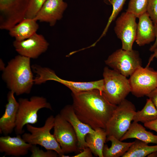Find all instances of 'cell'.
<instances>
[{
	"label": "cell",
	"mask_w": 157,
	"mask_h": 157,
	"mask_svg": "<svg viewBox=\"0 0 157 157\" xmlns=\"http://www.w3.org/2000/svg\"><path fill=\"white\" fill-rule=\"evenodd\" d=\"M32 68L37 74L34 79V84L40 85L47 81L53 80L58 82L68 88L73 93L90 90L94 89L99 90L102 92L104 86L103 79L90 82H76L62 79L58 76L55 72L47 67H42L34 65Z\"/></svg>",
	"instance_id": "cell-7"
},
{
	"label": "cell",
	"mask_w": 157,
	"mask_h": 157,
	"mask_svg": "<svg viewBox=\"0 0 157 157\" xmlns=\"http://www.w3.org/2000/svg\"><path fill=\"white\" fill-rule=\"evenodd\" d=\"M13 46L19 55L36 59L47 50L49 44L42 35L37 33L21 41L15 40Z\"/></svg>",
	"instance_id": "cell-13"
},
{
	"label": "cell",
	"mask_w": 157,
	"mask_h": 157,
	"mask_svg": "<svg viewBox=\"0 0 157 157\" xmlns=\"http://www.w3.org/2000/svg\"><path fill=\"white\" fill-rule=\"evenodd\" d=\"M72 106L78 118L95 130L105 129L117 105L110 103L102 92L94 89L72 93Z\"/></svg>",
	"instance_id": "cell-1"
},
{
	"label": "cell",
	"mask_w": 157,
	"mask_h": 157,
	"mask_svg": "<svg viewBox=\"0 0 157 157\" xmlns=\"http://www.w3.org/2000/svg\"><path fill=\"white\" fill-rule=\"evenodd\" d=\"M146 128L153 130L157 133V119L154 121L144 124Z\"/></svg>",
	"instance_id": "cell-32"
},
{
	"label": "cell",
	"mask_w": 157,
	"mask_h": 157,
	"mask_svg": "<svg viewBox=\"0 0 157 157\" xmlns=\"http://www.w3.org/2000/svg\"><path fill=\"white\" fill-rule=\"evenodd\" d=\"M0 70L3 71L5 69L6 67H5V65L3 62L2 59H0Z\"/></svg>",
	"instance_id": "cell-35"
},
{
	"label": "cell",
	"mask_w": 157,
	"mask_h": 157,
	"mask_svg": "<svg viewBox=\"0 0 157 157\" xmlns=\"http://www.w3.org/2000/svg\"><path fill=\"white\" fill-rule=\"evenodd\" d=\"M53 135L65 154L81 151L76 133L71 124L60 114L55 117Z\"/></svg>",
	"instance_id": "cell-10"
},
{
	"label": "cell",
	"mask_w": 157,
	"mask_h": 157,
	"mask_svg": "<svg viewBox=\"0 0 157 157\" xmlns=\"http://www.w3.org/2000/svg\"><path fill=\"white\" fill-rule=\"evenodd\" d=\"M129 138H136L146 143L157 144V135L148 131L142 125L133 122L125 133L120 139L123 141Z\"/></svg>",
	"instance_id": "cell-21"
},
{
	"label": "cell",
	"mask_w": 157,
	"mask_h": 157,
	"mask_svg": "<svg viewBox=\"0 0 157 157\" xmlns=\"http://www.w3.org/2000/svg\"><path fill=\"white\" fill-rule=\"evenodd\" d=\"M147 157H157V151L154 152L149 155Z\"/></svg>",
	"instance_id": "cell-36"
},
{
	"label": "cell",
	"mask_w": 157,
	"mask_h": 157,
	"mask_svg": "<svg viewBox=\"0 0 157 157\" xmlns=\"http://www.w3.org/2000/svg\"><path fill=\"white\" fill-rule=\"evenodd\" d=\"M147 96L149 97L157 109V88Z\"/></svg>",
	"instance_id": "cell-31"
},
{
	"label": "cell",
	"mask_w": 157,
	"mask_h": 157,
	"mask_svg": "<svg viewBox=\"0 0 157 157\" xmlns=\"http://www.w3.org/2000/svg\"><path fill=\"white\" fill-rule=\"evenodd\" d=\"M32 145L26 142L20 135L0 137V152L6 155L19 157L27 154Z\"/></svg>",
	"instance_id": "cell-17"
},
{
	"label": "cell",
	"mask_w": 157,
	"mask_h": 157,
	"mask_svg": "<svg viewBox=\"0 0 157 157\" xmlns=\"http://www.w3.org/2000/svg\"><path fill=\"white\" fill-rule=\"evenodd\" d=\"M18 102L19 106L15 129L17 135H21L24 132L23 128L25 125L38 122V113L39 110L46 108L52 110L50 103L43 97L33 96L29 99L20 98Z\"/></svg>",
	"instance_id": "cell-3"
},
{
	"label": "cell",
	"mask_w": 157,
	"mask_h": 157,
	"mask_svg": "<svg viewBox=\"0 0 157 157\" xmlns=\"http://www.w3.org/2000/svg\"><path fill=\"white\" fill-rule=\"evenodd\" d=\"M157 119V109L151 100L147 99L146 104L140 110L136 112L133 121L144 124Z\"/></svg>",
	"instance_id": "cell-24"
},
{
	"label": "cell",
	"mask_w": 157,
	"mask_h": 157,
	"mask_svg": "<svg viewBox=\"0 0 157 157\" xmlns=\"http://www.w3.org/2000/svg\"><path fill=\"white\" fill-rule=\"evenodd\" d=\"M82 151L72 157H92V153L88 147H86L83 149Z\"/></svg>",
	"instance_id": "cell-30"
},
{
	"label": "cell",
	"mask_w": 157,
	"mask_h": 157,
	"mask_svg": "<svg viewBox=\"0 0 157 157\" xmlns=\"http://www.w3.org/2000/svg\"><path fill=\"white\" fill-rule=\"evenodd\" d=\"M108 1H109V0H108Z\"/></svg>",
	"instance_id": "cell-37"
},
{
	"label": "cell",
	"mask_w": 157,
	"mask_h": 157,
	"mask_svg": "<svg viewBox=\"0 0 157 157\" xmlns=\"http://www.w3.org/2000/svg\"><path fill=\"white\" fill-rule=\"evenodd\" d=\"M31 0H0V20L11 25L16 24L25 18Z\"/></svg>",
	"instance_id": "cell-12"
},
{
	"label": "cell",
	"mask_w": 157,
	"mask_h": 157,
	"mask_svg": "<svg viewBox=\"0 0 157 157\" xmlns=\"http://www.w3.org/2000/svg\"><path fill=\"white\" fill-rule=\"evenodd\" d=\"M147 12L154 24L157 22V0H149Z\"/></svg>",
	"instance_id": "cell-29"
},
{
	"label": "cell",
	"mask_w": 157,
	"mask_h": 157,
	"mask_svg": "<svg viewBox=\"0 0 157 157\" xmlns=\"http://www.w3.org/2000/svg\"><path fill=\"white\" fill-rule=\"evenodd\" d=\"M126 0H110V3L113 6V10L111 14L109 17L106 26L102 34L99 39L94 43H96L107 33L108 28L112 22L115 20L118 14L122 10L123 7Z\"/></svg>",
	"instance_id": "cell-25"
},
{
	"label": "cell",
	"mask_w": 157,
	"mask_h": 157,
	"mask_svg": "<svg viewBox=\"0 0 157 157\" xmlns=\"http://www.w3.org/2000/svg\"><path fill=\"white\" fill-rule=\"evenodd\" d=\"M30 59L17 56L8 62L3 71L2 79L8 88L17 96L30 93L34 84Z\"/></svg>",
	"instance_id": "cell-2"
},
{
	"label": "cell",
	"mask_w": 157,
	"mask_h": 157,
	"mask_svg": "<svg viewBox=\"0 0 157 157\" xmlns=\"http://www.w3.org/2000/svg\"><path fill=\"white\" fill-rule=\"evenodd\" d=\"M106 141L111 142V145L109 147L104 144L103 151L104 157H122L134 142H123L113 136H107Z\"/></svg>",
	"instance_id": "cell-22"
},
{
	"label": "cell",
	"mask_w": 157,
	"mask_h": 157,
	"mask_svg": "<svg viewBox=\"0 0 157 157\" xmlns=\"http://www.w3.org/2000/svg\"><path fill=\"white\" fill-rule=\"evenodd\" d=\"M60 114L73 127L77 136L78 148L81 151V150L87 147L85 140L86 135L93 133L95 130L78 118L74 112L72 105L65 106L61 110Z\"/></svg>",
	"instance_id": "cell-14"
},
{
	"label": "cell",
	"mask_w": 157,
	"mask_h": 157,
	"mask_svg": "<svg viewBox=\"0 0 157 157\" xmlns=\"http://www.w3.org/2000/svg\"><path fill=\"white\" fill-rule=\"evenodd\" d=\"M136 112L135 105L126 99L117 105L106 125L107 136L120 140L129 129Z\"/></svg>",
	"instance_id": "cell-6"
},
{
	"label": "cell",
	"mask_w": 157,
	"mask_h": 157,
	"mask_svg": "<svg viewBox=\"0 0 157 157\" xmlns=\"http://www.w3.org/2000/svg\"><path fill=\"white\" fill-rule=\"evenodd\" d=\"M135 42L140 46L148 44L154 40V24L147 13L138 17Z\"/></svg>",
	"instance_id": "cell-18"
},
{
	"label": "cell",
	"mask_w": 157,
	"mask_h": 157,
	"mask_svg": "<svg viewBox=\"0 0 157 157\" xmlns=\"http://www.w3.org/2000/svg\"><path fill=\"white\" fill-rule=\"evenodd\" d=\"M14 94L11 91L8 92L5 112L0 118V133L5 135L11 133L16 126L19 104Z\"/></svg>",
	"instance_id": "cell-16"
},
{
	"label": "cell",
	"mask_w": 157,
	"mask_h": 157,
	"mask_svg": "<svg viewBox=\"0 0 157 157\" xmlns=\"http://www.w3.org/2000/svg\"><path fill=\"white\" fill-rule=\"evenodd\" d=\"M93 133L87 134L85 140L87 147L89 148L95 156L104 157L103 153L107 135L105 129L98 128Z\"/></svg>",
	"instance_id": "cell-20"
},
{
	"label": "cell",
	"mask_w": 157,
	"mask_h": 157,
	"mask_svg": "<svg viewBox=\"0 0 157 157\" xmlns=\"http://www.w3.org/2000/svg\"><path fill=\"white\" fill-rule=\"evenodd\" d=\"M149 0H130L126 11L135 15L137 18L147 12Z\"/></svg>",
	"instance_id": "cell-26"
},
{
	"label": "cell",
	"mask_w": 157,
	"mask_h": 157,
	"mask_svg": "<svg viewBox=\"0 0 157 157\" xmlns=\"http://www.w3.org/2000/svg\"><path fill=\"white\" fill-rule=\"evenodd\" d=\"M154 27L156 40L154 43L149 48V50L151 52H153L157 47V22L154 24Z\"/></svg>",
	"instance_id": "cell-33"
},
{
	"label": "cell",
	"mask_w": 157,
	"mask_h": 157,
	"mask_svg": "<svg viewBox=\"0 0 157 157\" xmlns=\"http://www.w3.org/2000/svg\"><path fill=\"white\" fill-rule=\"evenodd\" d=\"M136 16L133 14L123 12L117 19L114 27L115 33L122 43V49L131 51L135 40L137 24Z\"/></svg>",
	"instance_id": "cell-11"
},
{
	"label": "cell",
	"mask_w": 157,
	"mask_h": 157,
	"mask_svg": "<svg viewBox=\"0 0 157 157\" xmlns=\"http://www.w3.org/2000/svg\"><path fill=\"white\" fill-rule=\"evenodd\" d=\"M103 75L104 86L102 92L110 103L117 105L131 92L129 80L108 67L104 68Z\"/></svg>",
	"instance_id": "cell-4"
},
{
	"label": "cell",
	"mask_w": 157,
	"mask_h": 157,
	"mask_svg": "<svg viewBox=\"0 0 157 157\" xmlns=\"http://www.w3.org/2000/svg\"><path fill=\"white\" fill-rule=\"evenodd\" d=\"M154 53L150 56L148 61V62L147 65V66H149L151 62L153 60L154 58H157V47L153 51Z\"/></svg>",
	"instance_id": "cell-34"
},
{
	"label": "cell",
	"mask_w": 157,
	"mask_h": 157,
	"mask_svg": "<svg viewBox=\"0 0 157 157\" xmlns=\"http://www.w3.org/2000/svg\"><path fill=\"white\" fill-rule=\"evenodd\" d=\"M157 72V71H156Z\"/></svg>",
	"instance_id": "cell-38"
},
{
	"label": "cell",
	"mask_w": 157,
	"mask_h": 157,
	"mask_svg": "<svg viewBox=\"0 0 157 157\" xmlns=\"http://www.w3.org/2000/svg\"><path fill=\"white\" fill-rule=\"evenodd\" d=\"M113 69L125 76H130L138 68L142 66L139 52L132 49L127 51L120 49L110 55L105 61Z\"/></svg>",
	"instance_id": "cell-8"
},
{
	"label": "cell",
	"mask_w": 157,
	"mask_h": 157,
	"mask_svg": "<svg viewBox=\"0 0 157 157\" xmlns=\"http://www.w3.org/2000/svg\"><path fill=\"white\" fill-rule=\"evenodd\" d=\"M55 117L52 115L46 119L44 126L41 127L33 126L31 124L26 125L27 130L29 133H24L22 136L27 142L32 145H39L46 150L56 152L59 156L65 154L60 147L50 131L53 128Z\"/></svg>",
	"instance_id": "cell-5"
},
{
	"label": "cell",
	"mask_w": 157,
	"mask_h": 157,
	"mask_svg": "<svg viewBox=\"0 0 157 157\" xmlns=\"http://www.w3.org/2000/svg\"><path fill=\"white\" fill-rule=\"evenodd\" d=\"M39 28L37 21L34 18H25L9 30V33L15 40L21 41L36 33Z\"/></svg>",
	"instance_id": "cell-19"
},
{
	"label": "cell",
	"mask_w": 157,
	"mask_h": 157,
	"mask_svg": "<svg viewBox=\"0 0 157 157\" xmlns=\"http://www.w3.org/2000/svg\"><path fill=\"white\" fill-rule=\"evenodd\" d=\"M47 0H31L25 18H34Z\"/></svg>",
	"instance_id": "cell-27"
},
{
	"label": "cell",
	"mask_w": 157,
	"mask_h": 157,
	"mask_svg": "<svg viewBox=\"0 0 157 157\" xmlns=\"http://www.w3.org/2000/svg\"><path fill=\"white\" fill-rule=\"evenodd\" d=\"M148 144L137 139L122 157H144L157 151V144L149 146Z\"/></svg>",
	"instance_id": "cell-23"
},
{
	"label": "cell",
	"mask_w": 157,
	"mask_h": 157,
	"mask_svg": "<svg viewBox=\"0 0 157 157\" xmlns=\"http://www.w3.org/2000/svg\"><path fill=\"white\" fill-rule=\"evenodd\" d=\"M36 145H32L30 149L31 157H57L59 156L58 153L54 151L47 150V151H44Z\"/></svg>",
	"instance_id": "cell-28"
},
{
	"label": "cell",
	"mask_w": 157,
	"mask_h": 157,
	"mask_svg": "<svg viewBox=\"0 0 157 157\" xmlns=\"http://www.w3.org/2000/svg\"><path fill=\"white\" fill-rule=\"evenodd\" d=\"M129 80L131 92L137 97L147 96L157 88V72L149 66L139 67Z\"/></svg>",
	"instance_id": "cell-9"
},
{
	"label": "cell",
	"mask_w": 157,
	"mask_h": 157,
	"mask_svg": "<svg viewBox=\"0 0 157 157\" xmlns=\"http://www.w3.org/2000/svg\"><path fill=\"white\" fill-rule=\"evenodd\" d=\"M67 6V3L63 0H47L34 19L53 26L62 18Z\"/></svg>",
	"instance_id": "cell-15"
}]
</instances>
